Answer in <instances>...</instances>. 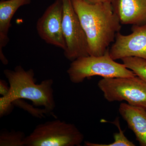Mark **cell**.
Masks as SVG:
<instances>
[{
	"mask_svg": "<svg viewBox=\"0 0 146 146\" xmlns=\"http://www.w3.org/2000/svg\"><path fill=\"white\" fill-rule=\"evenodd\" d=\"M72 1L87 36L89 55H103L121 27L112 3H93L85 0Z\"/></svg>",
	"mask_w": 146,
	"mask_h": 146,
	"instance_id": "1",
	"label": "cell"
},
{
	"mask_svg": "<svg viewBox=\"0 0 146 146\" xmlns=\"http://www.w3.org/2000/svg\"><path fill=\"white\" fill-rule=\"evenodd\" d=\"M3 73L8 80L9 89L6 96L0 98L1 117L10 112L12 102L18 99L29 100L34 106L43 107L49 113L54 109L52 79H46L36 84L33 70H25L21 65L16 66L13 70L6 69Z\"/></svg>",
	"mask_w": 146,
	"mask_h": 146,
	"instance_id": "2",
	"label": "cell"
},
{
	"mask_svg": "<svg viewBox=\"0 0 146 146\" xmlns=\"http://www.w3.org/2000/svg\"><path fill=\"white\" fill-rule=\"evenodd\" d=\"M67 73L70 80L74 84L81 83L85 79L96 76L103 78L136 76L124 64L113 60L110 55L109 48L100 56L89 55L72 61Z\"/></svg>",
	"mask_w": 146,
	"mask_h": 146,
	"instance_id": "3",
	"label": "cell"
},
{
	"mask_svg": "<svg viewBox=\"0 0 146 146\" xmlns=\"http://www.w3.org/2000/svg\"><path fill=\"white\" fill-rule=\"evenodd\" d=\"M84 137L74 124L59 119L36 126L24 141V146H79Z\"/></svg>",
	"mask_w": 146,
	"mask_h": 146,
	"instance_id": "4",
	"label": "cell"
},
{
	"mask_svg": "<svg viewBox=\"0 0 146 146\" xmlns=\"http://www.w3.org/2000/svg\"><path fill=\"white\" fill-rule=\"evenodd\" d=\"M98 86L108 102L125 101L146 109V82L138 76L103 78Z\"/></svg>",
	"mask_w": 146,
	"mask_h": 146,
	"instance_id": "5",
	"label": "cell"
},
{
	"mask_svg": "<svg viewBox=\"0 0 146 146\" xmlns=\"http://www.w3.org/2000/svg\"><path fill=\"white\" fill-rule=\"evenodd\" d=\"M62 27L66 46L64 54L72 62L79 58L89 56V44L72 0H62Z\"/></svg>",
	"mask_w": 146,
	"mask_h": 146,
	"instance_id": "6",
	"label": "cell"
},
{
	"mask_svg": "<svg viewBox=\"0 0 146 146\" xmlns=\"http://www.w3.org/2000/svg\"><path fill=\"white\" fill-rule=\"evenodd\" d=\"M62 0H56L37 20L36 31L39 37L47 44L65 50L66 43L63 31Z\"/></svg>",
	"mask_w": 146,
	"mask_h": 146,
	"instance_id": "7",
	"label": "cell"
},
{
	"mask_svg": "<svg viewBox=\"0 0 146 146\" xmlns=\"http://www.w3.org/2000/svg\"><path fill=\"white\" fill-rule=\"evenodd\" d=\"M132 32L128 35L117 33L115 41L109 49L110 56L114 60L127 57L146 59V25H132Z\"/></svg>",
	"mask_w": 146,
	"mask_h": 146,
	"instance_id": "8",
	"label": "cell"
},
{
	"mask_svg": "<svg viewBox=\"0 0 146 146\" xmlns=\"http://www.w3.org/2000/svg\"><path fill=\"white\" fill-rule=\"evenodd\" d=\"M112 5L122 25H146V0H114Z\"/></svg>",
	"mask_w": 146,
	"mask_h": 146,
	"instance_id": "9",
	"label": "cell"
},
{
	"mask_svg": "<svg viewBox=\"0 0 146 146\" xmlns=\"http://www.w3.org/2000/svg\"><path fill=\"white\" fill-rule=\"evenodd\" d=\"M31 1L1 0L0 1V58L4 65L8 64V60L3 54V50L9 42L8 33L11 26V19L18 9L30 4Z\"/></svg>",
	"mask_w": 146,
	"mask_h": 146,
	"instance_id": "10",
	"label": "cell"
},
{
	"mask_svg": "<svg viewBox=\"0 0 146 146\" xmlns=\"http://www.w3.org/2000/svg\"><path fill=\"white\" fill-rule=\"evenodd\" d=\"M119 112L136 136L141 146H146V110L143 108L122 103Z\"/></svg>",
	"mask_w": 146,
	"mask_h": 146,
	"instance_id": "11",
	"label": "cell"
},
{
	"mask_svg": "<svg viewBox=\"0 0 146 146\" xmlns=\"http://www.w3.org/2000/svg\"><path fill=\"white\" fill-rule=\"evenodd\" d=\"M26 136L24 132L12 130L10 131L3 129L0 133V146H24Z\"/></svg>",
	"mask_w": 146,
	"mask_h": 146,
	"instance_id": "12",
	"label": "cell"
},
{
	"mask_svg": "<svg viewBox=\"0 0 146 146\" xmlns=\"http://www.w3.org/2000/svg\"><path fill=\"white\" fill-rule=\"evenodd\" d=\"M123 64L146 82V59L137 57L122 58Z\"/></svg>",
	"mask_w": 146,
	"mask_h": 146,
	"instance_id": "13",
	"label": "cell"
},
{
	"mask_svg": "<svg viewBox=\"0 0 146 146\" xmlns=\"http://www.w3.org/2000/svg\"><path fill=\"white\" fill-rule=\"evenodd\" d=\"M115 125L118 128L119 133H114V138L115 141L113 143L109 144H100L94 143L89 142H85V145L87 146H135V145L131 141H129L125 136L123 131L121 129L120 127L119 120L117 118L112 122H110Z\"/></svg>",
	"mask_w": 146,
	"mask_h": 146,
	"instance_id": "14",
	"label": "cell"
},
{
	"mask_svg": "<svg viewBox=\"0 0 146 146\" xmlns=\"http://www.w3.org/2000/svg\"><path fill=\"white\" fill-rule=\"evenodd\" d=\"M12 104L27 111L33 116L40 119L45 117V115L50 114L44 108L40 109L35 108L33 106L29 104L22 99H18L12 102Z\"/></svg>",
	"mask_w": 146,
	"mask_h": 146,
	"instance_id": "15",
	"label": "cell"
},
{
	"mask_svg": "<svg viewBox=\"0 0 146 146\" xmlns=\"http://www.w3.org/2000/svg\"><path fill=\"white\" fill-rule=\"evenodd\" d=\"M9 86L4 80H0V94L2 96H4L8 93L9 91Z\"/></svg>",
	"mask_w": 146,
	"mask_h": 146,
	"instance_id": "16",
	"label": "cell"
},
{
	"mask_svg": "<svg viewBox=\"0 0 146 146\" xmlns=\"http://www.w3.org/2000/svg\"><path fill=\"white\" fill-rule=\"evenodd\" d=\"M89 3H112L114 0H85Z\"/></svg>",
	"mask_w": 146,
	"mask_h": 146,
	"instance_id": "17",
	"label": "cell"
},
{
	"mask_svg": "<svg viewBox=\"0 0 146 146\" xmlns=\"http://www.w3.org/2000/svg\"></svg>",
	"mask_w": 146,
	"mask_h": 146,
	"instance_id": "18",
	"label": "cell"
}]
</instances>
